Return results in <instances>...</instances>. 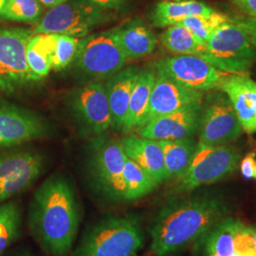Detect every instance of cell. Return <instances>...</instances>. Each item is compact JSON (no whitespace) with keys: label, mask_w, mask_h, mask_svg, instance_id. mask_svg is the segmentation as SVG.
I'll use <instances>...</instances> for the list:
<instances>
[{"label":"cell","mask_w":256,"mask_h":256,"mask_svg":"<svg viewBox=\"0 0 256 256\" xmlns=\"http://www.w3.org/2000/svg\"><path fill=\"white\" fill-rule=\"evenodd\" d=\"M202 98V92L187 88L164 75L156 74L146 111L138 128L185 106L200 104Z\"/></svg>","instance_id":"15"},{"label":"cell","mask_w":256,"mask_h":256,"mask_svg":"<svg viewBox=\"0 0 256 256\" xmlns=\"http://www.w3.org/2000/svg\"><path fill=\"white\" fill-rule=\"evenodd\" d=\"M94 5L104 10H120L126 6L128 0H90Z\"/></svg>","instance_id":"35"},{"label":"cell","mask_w":256,"mask_h":256,"mask_svg":"<svg viewBox=\"0 0 256 256\" xmlns=\"http://www.w3.org/2000/svg\"><path fill=\"white\" fill-rule=\"evenodd\" d=\"M243 227L240 220L230 216L221 220L202 239L205 256H230L234 254L236 250V238Z\"/></svg>","instance_id":"22"},{"label":"cell","mask_w":256,"mask_h":256,"mask_svg":"<svg viewBox=\"0 0 256 256\" xmlns=\"http://www.w3.org/2000/svg\"><path fill=\"white\" fill-rule=\"evenodd\" d=\"M116 34L128 59L144 57L155 50V34L140 20H133L116 28Z\"/></svg>","instance_id":"20"},{"label":"cell","mask_w":256,"mask_h":256,"mask_svg":"<svg viewBox=\"0 0 256 256\" xmlns=\"http://www.w3.org/2000/svg\"><path fill=\"white\" fill-rule=\"evenodd\" d=\"M245 16L256 18V0H229Z\"/></svg>","instance_id":"34"},{"label":"cell","mask_w":256,"mask_h":256,"mask_svg":"<svg viewBox=\"0 0 256 256\" xmlns=\"http://www.w3.org/2000/svg\"><path fill=\"white\" fill-rule=\"evenodd\" d=\"M44 8H48V9H52L55 8L61 4L64 3L68 0H37Z\"/></svg>","instance_id":"36"},{"label":"cell","mask_w":256,"mask_h":256,"mask_svg":"<svg viewBox=\"0 0 256 256\" xmlns=\"http://www.w3.org/2000/svg\"><path fill=\"white\" fill-rule=\"evenodd\" d=\"M48 133V126L38 113L0 101V148L22 146Z\"/></svg>","instance_id":"14"},{"label":"cell","mask_w":256,"mask_h":256,"mask_svg":"<svg viewBox=\"0 0 256 256\" xmlns=\"http://www.w3.org/2000/svg\"><path fill=\"white\" fill-rule=\"evenodd\" d=\"M230 256H248V252H241L239 250H236L234 254H232Z\"/></svg>","instance_id":"37"},{"label":"cell","mask_w":256,"mask_h":256,"mask_svg":"<svg viewBox=\"0 0 256 256\" xmlns=\"http://www.w3.org/2000/svg\"><path fill=\"white\" fill-rule=\"evenodd\" d=\"M220 90L228 96L243 131L256 132V82L247 74H230Z\"/></svg>","instance_id":"17"},{"label":"cell","mask_w":256,"mask_h":256,"mask_svg":"<svg viewBox=\"0 0 256 256\" xmlns=\"http://www.w3.org/2000/svg\"><path fill=\"white\" fill-rule=\"evenodd\" d=\"M243 132L228 96L221 92L209 94L202 106L200 142L207 146H224L236 140Z\"/></svg>","instance_id":"11"},{"label":"cell","mask_w":256,"mask_h":256,"mask_svg":"<svg viewBox=\"0 0 256 256\" xmlns=\"http://www.w3.org/2000/svg\"><path fill=\"white\" fill-rule=\"evenodd\" d=\"M5 1H6V0H0V12H1V10L3 8L4 4H5Z\"/></svg>","instance_id":"39"},{"label":"cell","mask_w":256,"mask_h":256,"mask_svg":"<svg viewBox=\"0 0 256 256\" xmlns=\"http://www.w3.org/2000/svg\"><path fill=\"white\" fill-rule=\"evenodd\" d=\"M176 1H180V0H176Z\"/></svg>","instance_id":"41"},{"label":"cell","mask_w":256,"mask_h":256,"mask_svg":"<svg viewBox=\"0 0 256 256\" xmlns=\"http://www.w3.org/2000/svg\"><path fill=\"white\" fill-rule=\"evenodd\" d=\"M45 167V158L32 148H0V204L28 190Z\"/></svg>","instance_id":"9"},{"label":"cell","mask_w":256,"mask_h":256,"mask_svg":"<svg viewBox=\"0 0 256 256\" xmlns=\"http://www.w3.org/2000/svg\"><path fill=\"white\" fill-rule=\"evenodd\" d=\"M45 8L37 0H6L0 12V20L38 25Z\"/></svg>","instance_id":"28"},{"label":"cell","mask_w":256,"mask_h":256,"mask_svg":"<svg viewBox=\"0 0 256 256\" xmlns=\"http://www.w3.org/2000/svg\"><path fill=\"white\" fill-rule=\"evenodd\" d=\"M230 18L214 12L210 16H192L184 19L176 25H180L186 28L192 32V36L198 39V41L206 46L214 30L224 22L229 21Z\"/></svg>","instance_id":"29"},{"label":"cell","mask_w":256,"mask_h":256,"mask_svg":"<svg viewBox=\"0 0 256 256\" xmlns=\"http://www.w3.org/2000/svg\"><path fill=\"white\" fill-rule=\"evenodd\" d=\"M156 74L196 92H209L220 88L232 74L225 72L209 64L196 55H176L158 61Z\"/></svg>","instance_id":"12"},{"label":"cell","mask_w":256,"mask_h":256,"mask_svg":"<svg viewBox=\"0 0 256 256\" xmlns=\"http://www.w3.org/2000/svg\"><path fill=\"white\" fill-rule=\"evenodd\" d=\"M112 18L110 10L99 8L90 0H68L46 12L32 30L34 34H56L81 39Z\"/></svg>","instance_id":"6"},{"label":"cell","mask_w":256,"mask_h":256,"mask_svg":"<svg viewBox=\"0 0 256 256\" xmlns=\"http://www.w3.org/2000/svg\"><path fill=\"white\" fill-rule=\"evenodd\" d=\"M126 61L115 28L79 39L72 64L86 76L110 78L122 70Z\"/></svg>","instance_id":"8"},{"label":"cell","mask_w":256,"mask_h":256,"mask_svg":"<svg viewBox=\"0 0 256 256\" xmlns=\"http://www.w3.org/2000/svg\"><path fill=\"white\" fill-rule=\"evenodd\" d=\"M202 104H192L150 120L138 128L140 137L156 140H176L192 138L200 129Z\"/></svg>","instance_id":"16"},{"label":"cell","mask_w":256,"mask_h":256,"mask_svg":"<svg viewBox=\"0 0 256 256\" xmlns=\"http://www.w3.org/2000/svg\"><path fill=\"white\" fill-rule=\"evenodd\" d=\"M239 160L240 153L236 147L198 142L189 167L176 180L174 191L189 192L203 185L218 182L236 170Z\"/></svg>","instance_id":"7"},{"label":"cell","mask_w":256,"mask_h":256,"mask_svg":"<svg viewBox=\"0 0 256 256\" xmlns=\"http://www.w3.org/2000/svg\"><path fill=\"white\" fill-rule=\"evenodd\" d=\"M178 256L176 254H169V256Z\"/></svg>","instance_id":"40"},{"label":"cell","mask_w":256,"mask_h":256,"mask_svg":"<svg viewBox=\"0 0 256 256\" xmlns=\"http://www.w3.org/2000/svg\"><path fill=\"white\" fill-rule=\"evenodd\" d=\"M146 241L137 214H111L82 236L72 256H138Z\"/></svg>","instance_id":"3"},{"label":"cell","mask_w":256,"mask_h":256,"mask_svg":"<svg viewBox=\"0 0 256 256\" xmlns=\"http://www.w3.org/2000/svg\"><path fill=\"white\" fill-rule=\"evenodd\" d=\"M156 74L151 70H140L131 93L128 113L122 131L126 134L137 129L147 110L151 92L155 84Z\"/></svg>","instance_id":"23"},{"label":"cell","mask_w":256,"mask_h":256,"mask_svg":"<svg viewBox=\"0 0 256 256\" xmlns=\"http://www.w3.org/2000/svg\"><path fill=\"white\" fill-rule=\"evenodd\" d=\"M22 221V209L18 202L9 200L0 204V256L20 238Z\"/></svg>","instance_id":"26"},{"label":"cell","mask_w":256,"mask_h":256,"mask_svg":"<svg viewBox=\"0 0 256 256\" xmlns=\"http://www.w3.org/2000/svg\"><path fill=\"white\" fill-rule=\"evenodd\" d=\"M140 72L136 66H128L110 76L104 84L112 120L111 126L116 130H122L124 126L131 93Z\"/></svg>","instance_id":"19"},{"label":"cell","mask_w":256,"mask_h":256,"mask_svg":"<svg viewBox=\"0 0 256 256\" xmlns=\"http://www.w3.org/2000/svg\"><path fill=\"white\" fill-rule=\"evenodd\" d=\"M160 183L135 162L126 158L122 171V202H135L155 191Z\"/></svg>","instance_id":"25"},{"label":"cell","mask_w":256,"mask_h":256,"mask_svg":"<svg viewBox=\"0 0 256 256\" xmlns=\"http://www.w3.org/2000/svg\"><path fill=\"white\" fill-rule=\"evenodd\" d=\"M68 104L80 126L90 134L102 135L112 124L104 84L92 81L75 88L68 94Z\"/></svg>","instance_id":"13"},{"label":"cell","mask_w":256,"mask_h":256,"mask_svg":"<svg viewBox=\"0 0 256 256\" xmlns=\"http://www.w3.org/2000/svg\"><path fill=\"white\" fill-rule=\"evenodd\" d=\"M34 30L26 28H0V90L7 93L40 81L28 68L26 50Z\"/></svg>","instance_id":"10"},{"label":"cell","mask_w":256,"mask_h":256,"mask_svg":"<svg viewBox=\"0 0 256 256\" xmlns=\"http://www.w3.org/2000/svg\"><path fill=\"white\" fill-rule=\"evenodd\" d=\"M230 212L228 202L212 192L171 198L158 210L151 223L152 254H173L200 241L212 227L228 216Z\"/></svg>","instance_id":"2"},{"label":"cell","mask_w":256,"mask_h":256,"mask_svg":"<svg viewBox=\"0 0 256 256\" xmlns=\"http://www.w3.org/2000/svg\"><path fill=\"white\" fill-rule=\"evenodd\" d=\"M128 156L122 142L104 133L92 138L86 167L96 192L111 202H122V171Z\"/></svg>","instance_id":"4"},{"label":"cell","mask_w":256,"mask_h":256,"mask_svg":"<svg viewBox=\"0 0 256 256\" xmlns=\"http://www.w3.org/2000/svg\"><path fill=\"white\" fill-rule=\"evenodd\" d=\"M26 57L30 70L40 80L46 77L52 70L48 58L39 50H37L30 41L28 43Z\"/></svg>","instance_id":"31"},{"label":"cell","mask_w":256,"mask_h":256,"mask_svg":"<svg viewBox=\"0 0 256 256\" xmlns=\"http://www.w3.org/2000/svg\"><path fill=\"white\" fill-rule=\"evenodd\" d=\"M200 57L222 72L246 74L256 50L247 34L230 19L214 30Z\"/></svg>","instance_id":"5"},{"label":"cell","mask_w":256,"mask_h":256,"mask_svg":"<svg viewBox=\"0 0 256 256\" xmlns=\"http://www.w3.org/2000/svg\"><path fill=\"white\" fill-rule=\"evenodd\" d=\"M214 12L209 5L198 0L162 1L156 5L151 20L155 27H170L192 16H210Z\"/></svg>","instance_id":"21"},{"label":"cell","mask_w":256,"mask_h":256,"mask_svg":"<svg viewBox=\"0 0 256 256\" xmlns=\"http://www.w3.org/2000/svg\"><path fill=\"white\" fill-rule=\"evenodd\" d=\"M81 223L74 186L64 174L48 178L30 202L28 226L37 245L48 256H68Z\"/></svg>","instance_id":"1"},{"label":"cell","mask_w":256,"mask_h":256,"mask_svg":"<svg viewBox=\"0 0 256 256\" xmlns=\"http://www.w3.org/2000/svg\"><path fill=\"white\" fill-rule=\"evenodd\" d=\"M124 153L160 184L167 182L164 156L158 140L130 134L122 140Z\"/></svg>","instance_id":"18"},{"label":"cell","mask_w":256,"mask_h":256,"mask_svg":"<svg viewBox=\"0 0 256 256\" xmlns=\"http://www.w3.org/2000/svg\"><path fill=\"white\" fill-rule=\"evenodd\" d=\"M34 256L30 252H22V254H19L18 256Z\"/></svg>","instance_id":"38"},{"label":"cell","mask_w":256,"mask_h":256,"mask_svg":"<svg viewBox=\"0 0 256 256\" xmlns=\"http://www.w3.org/2000/svg\"><path fill=\"white\" fill-rule=\"evenodd\" d=\"M240 171L245 178L256 180V152H250L243 158L240 164Z\"/></svg>","instance_id":"33"},{"label":"cell","mask_w":256,"mask_h":256,"mask_svg":"<svg viewBox=\"0 0 256 256\" xmlns=\"http://www.w3.org/2000/svg\"><path fill=\"white\" fill-rule=\"evenodd\" d=\"M79 39L75 37L58 34L54 48L50 57L54 70H61L72 64L77 52Z\"/></svg>","instance_id":"30"},{"label":"cell","mask_w":256,"mask_h":256,"mask_svg":"<svg viewBox=\"0 0 256 256\" xmlns=\"http://www.w3.org/2000/svg\"></svg>","instance_id":"42"},{"label":"cell","mask_w":256,"mask_h":256,"mask_svg":"<svg viewBox=\"0 0 256 256\" xmlns=\"http://www.w3.org/2000/svg\"><path fill=\"white\" fill-rule=\"evenodd\" d=\"M160 38L169 52L178 55L200 56L206 46L202 45L189 30L180 25L167 28Z\"/></svg>","instance_id":"27"},{"label":"cell","mask_w":256,"mask_h":256,"mask_svg":"<svg viewBox=\"0 0 256 256\" xmlns=\"http://www.w3.org/2000/svg\"><path fill=\"white\" fill-rule=\"evenodd\" d=\"M164 156L167 180H176L187 170L192 162L198 142L192 138L158 140Z\"/></svg>","instance_id":"24"},{"label":"cell","mask_w":256,"mask_h":256,"mask_svg":"<svg viewBox=\"0 0 256 256\" xmlns=\"http://www.w3.org/2000/svg\"><path fill=\"white\" fill-rule=\"evenodd\" d=\"M230 21L236 24L238 27L241 28L247 34L250 43L256 48V18L244 16L232 18Z\"/></svg>","instance_id":"32"}]
</instances>
